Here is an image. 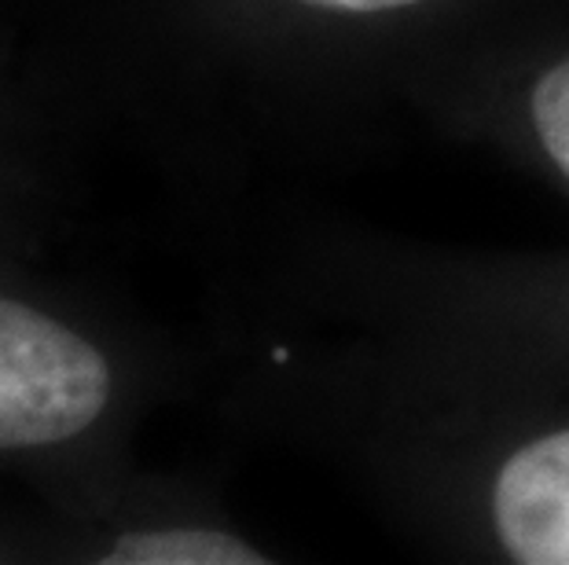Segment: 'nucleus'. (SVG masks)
<instances>
[{
	"instance_id": "nucleus-7",
	"label": "nucleus",
	"mask_w": 569,
	"mask_h": 565,
	"mask_svg": "<svg viewBox=\"0 0 569 565\" xmlns=\"http://www.w3.org/2000/svg\"><path fill=\"white\" fill-rule=\"evenodd\" d=\"M19 558H27L22 539H11V533H0V562H19Z\"/></svg>"
},
{
	"instance_id": "nucleus-1",
	"label": "nucleus",
	"mask_w": 569,
	"mask_h": 565,
	"mask_svg": "<svg viewBox=\"0 0 569 565\" xmlns=\"http://www.w3.org/2000/svg\"><path fill=\"white\" fill-rule=\"evenodd\" d=\"M132 386L122 349L84 312L0 261V471L30 477L59 511H92Z\"/></svg>"
},
{
	"instance_id": "nucleus-2",
	"label": "nucleus",
	"mask_w": 569,
	"mask_h": 565,
	"mask_svg": "<svg viewBox=\"0 0 569 565\" xmlns=\"http://www.w3.org/2000/svg\"><path fill=\"white\" fill-rule=\"evenodd\" d=\"M489 518L518 565H569V426L529 437L500 463Z\"/></svg>"
},
{
	"instance_id": "nucleus-5",
	"label": "nucleus",
	"mask_w": 569,
	"mask_h": 565,
	"mask_svg": "<svg viewBox=\"0 0 569 565\" xmlns=\"http://www.w3.org/2000/svg\"><path fill=\"white\" fill-rule=\"evenodd\" d=\"M529 125L540 151L569 184V56L555 59L529 89Z\"/></svg>"
},
{
	"instance_id": "nucleus-4",
	"label": "nucleus",
	"mask_w": 569,
	"mask_h": 565,
	"mask_svg": "<svg viewBox=\"0 0 569 565\" xmlns=\"http://www.w3.org/2000/svg\"><path fill=\"white\" fill-rule=\"evenodd\" d=\"M63 558L100 565H264L272 562L243 533L206 518H118L96 525L81 539H67Z\"/></svg>"
},
{
	"instance_id": "nucleus-6",
	"label": "nucleus",
	"mask_w": 569,
	"mask_h": 565,
	"mask_svg": "<svg viewBox=\"0 0 569 565\" xmlns=\"http://www.w3.org/2000/svg\"><path fill=\"white\" fill-rule=\"evenodd\" d=\"M217 4V0H210ZM224 8L243 11L247 4L258 8H287V11H306V16H342V19H379L397 16V11L419 8L422 0H221Z\"/></svg>"
},
{
	"instance_id": "nucleus-3",
	"label": "nucleus",
	"mask_w": 569,
	"mask_h": 565,
	"mask_svg": "<svg viewBox=\"0 0 569 565\" xmlns=\"http://www.w3.org/2000/svg\"><path fill=\"white\" fill-rule=\"evenodd\" d=\"M48 210L52 176L41 107L0 30V261L27 264L38 254Z\"/></svg>"
}]
</instances>
